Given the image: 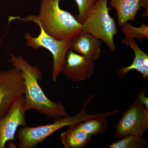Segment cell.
<instances>
[{
  "instance_id": "obj_1",
  "label": "cell",
  "mask_w": 148,
  "mask_h": 148,
  "mask_svg": "<svg viewBox=\"0 0 148 148\" xmlns=\"http://www.w3.org/2000/svg\"><path fill=\"white\" fill-rule=\"evenodd\" d=\"M8 61L22 73L24 82L23 97L28 111L34 110L49 118L54 119L68 115L64 105L51 101L42 89L39 82L42 79V73L38 66L32 65L21 55L12 53L10 54Z\"/></svg>"
},
{
  "instance_id": "obj_2",
  "label": "cell",
  "mask_w": 148,
  "mask_h": 148,
  "mask_svg": "<svg viewBox=\"0 0 148 148\" xmlns=\"http://www.w3.org/2000/svg\"><path fill=\"white\" fill-rule=\"evenodd\" d=\"M60 1L61 0H42L38 15L31 14L24 17L10 16L8 23L16 20L24 22L36 21L56 39H71L82 31V25L71 13L61 8Z\"/></svg>"
},
{
  "instance_id": "obj_3",
  "label": "cell",
  "mask_w": 148,
  "mask_h": 148,
  "mask_svg": "<svg viewBox=\"0 0 148 148\" xmlns=\"http://www.w3.org/2000/svg\"><path fill=\"white\" fill-rule=\"evenodd\" d=\"M85 107L73 116L68 115L58 118L52 123L35 127L26 125L19 127L15 137L18 141V147L20 148L36 147L48 137L63 127H69L92 119L104 117L106 116L104 112L89 113L86 111Z\"/></svg>"
},
{
  "instance_id": "obj_4",
  "label": "cell",
  "mask_w": 148,
  "mask_h": 148,
  "mask_svg": "<svg viewBox=\"0 0 148 148\" xmlns=\"http://www.w3.org/2000/svg\"><path fill=\"white\" fill-rule=\"evenodd\" d=\"M108 0H97L82 23V31L103 41L112 52L116 47L114 37L118 30L114 19L109 13Z\"/></svg>"
},
{
  "instance_id": "obj_5",
  "label": "cell",
  "mask_w": 148,
  "mask_h": 148,
  "mask_svg": "<svg viewBox=\"0 0 148 148\" xmlns=\"http://www.w3.org/2000/svg\"><path fill=\"white\" fill-rule=\"evenodd\" d=\"M31 22L38 25L40 32L38 35L35 37L29 32H27L24 35L26 45L36 50L43 48L51 53L53 58L51 78L53 82H56L62 73L66 56L70 50L71 39H56L47 33L38 22L36 21Z\"/></svg>"
},
{
  "instance_id": "obj_6",
  "label": "cell",
  "mask_w": 148,
  "mask_h": 148,
  "mask_svg": "<svg viewBox=\"0 0 148 148\" xmlns=\"http://www.w3.org/2000/svg\"><path fill=\"white\" fill-rule=\"evenodd\" d=\"M148 129V109L136 99L123 112L113 133L121 139L130 135L143 136Z\"/></svg>"
},
{
  "instance_id": "obj_7",
  "label": "cell",
  "mask_w": 148,
  "mask_h": 148,
  "mask_svg": "<svg viewBox=\"0 0 148 148\" xmlns=\"http://www.w3.org/2000/svg\"><path fill=\"white\" fill-rule=\"evenodd\" d=\"M24 82L20 70L13 67L0 71V116L8 111L13 103L23 96Z\"/></svg>"
},
{
  "instance_id": "obj_8",
  "label": "cell",
  "mask_w": 148,
  "mask_h": 148,
  "mask_svg": "<svg viewBox=\"0 0 148 148\" xmlns=\"http://www.w3.org/2000/svg\"><path fill=\"white\" fill-rule=\"evenodd\" d=\"M28 111L23 95L13 103L5 114L0 116V148H5L8 143L14 142L18 128L27 125L25 115Z\"/></svg>"
},
{
  "instance_id": "obj_9",
  "label": "cell",
  "mask_w": 148,
  "mask_h": 148,
  "mask_svg": "<svg viewBox=\"0 0 148 148\" xmlns=\"http://www.w3.org/2000/svg\"><path fill=\"white\" fill-rule=\"evenodd\" d=\"M94 61L69 50L62 73L67 79L74 82L90 79L95 70Z\"/></svg>"
},
{
  "instance_id": "obj_10",
  "label": "cell",
  "mask_w": 148,
  "mask_h": 148,
  "mask_svg": "<svg viewBox=\"0 0 148 148\" xmlns=\"http://www.w3.org/2000/svg\"><path fill=\"white\" fill-rule=\"evenodd\" d=\"M101 40L82 30L71 39L70 50L95 62L101 57Z\"/></svg>"
},
{
  "instance_id": "obj_11",
  "label": "cell",
  "mask_w": 148,
  "mask_h": 148,
  "mask_svg": "<svg viewBox=\"0 0 148 148\" xmlns=\"http://www.w3.org/2000/svg\"><path fill=\"white\" fill-rule=\"evenodd\" d=\"M122 44L129 46L135 53V57L132 64L123 67L119 70L121 75H125L128 72L135 70L141 74L144 79H148V55L138 46L134 39L124 38Z\"/></svg>"
},
{
  "instance_id": "obj_12",
  "label": "cell",
  "mask_w": 148,
  "mask_h": 148,
  "mask_svg": "<svg viewBox=\"0 0 148 148\" xmlns=\"http://www.w3.org/2000/svg\"><path fill=\"white\" fill-rule=\"evenodd\" d=\"M142 0H110L109 5L116 11L118 24L122 27L128 21H134Z\"/></svg>"
},
{
  "instance_id": "obj_13",
  "label": "cell",
  "mask_w": 148,
  "mask_h": 148,
  "mask_svg": "<svg viewBox=\"0 0 148 148\" xmlns=\"http://www.w3.org/2000/svg\"><path fill=\"white\" fill-rule=\"evenodd\" d=\"M92 135L81 130L69 127L68 130L61 133L60 140L65 148H82L90 144Z\"/></svg>"
},
{
  "instance_id": "obj_14",
  "label": "cell",
  "mask_w": 148,
  "mask_h": 148,
  "mask_svg": "<svg viewBox=\"0 0 148 148\" xmlns=\"http://www.w3.org/2000/svg\"><path fill=\"white\" fill-rule=\"evenodd\" d=\"M106 118L92 119L69 126L72 129L81 130L92 135L101 134L107 128Z\"/></svg>"
},
{
  "instance_id": "obj_15",
  "label": "cell",
  "mask_w": 148,
  "mask_h": 148,
  "mask_svg": "<svg viewBox=\"0 0 148 148\" xmlns=\"http://www.w3.org/2000/svg\"><path fill=\"white\" fill-rule=\"evenodd\" d=\"M111 143L109 148H144L147 146V140L143 136L130 135Z\"/></svg>"
},
{
  "instance_id": "obj_16",
  "label": "cell",
  "mask_w": 148,
  "mask_h": 148,
  "mask_svg": "<svg viewBox=\"0 0 148 148\" xmlns=\"http://www.w3.org/2000/svg\"><path fill=\"white\" fill-rule=\"evenodd\" d=\"M121 27L124 38L138 39L141 41L148 38V27L146 24L143 23L140 27H136L128 22Z\"/></svg>"
},
{
  "instance_id": "obj_17",
  "label": "cell",
  "mask_w": 148,
  "mask_h": 148,
  "mask_svg": "<svg viewBox=\"0 0 148 148\" xmlns=\"http://www.w3.org/2000/svg\"><path fill=\"white\" fill-rule=\"evenodd\" d=\"M76 3L78 10V14L77 16V20L81 24L83 22L85 18L92 7L97 0H74Z\"/></svg>"
},
{
  "instance_id": "obj_18",
  "label": "cell",
  "mask_w": 148,
  "mask_h": 148,
  "mask_svg": "<svg viewBox=\"0 0 148 148\" xmlns=\"http://www.w3.org/2000/svg\"><path fill=\"white\" fill-rule=\"evenodd\" d=\"M146 90L143 89V90L138 93L137 99L141 104L148 109V98L145 95Z\"/></svg>"
},
{
  "instance_id": "obj_19",
  "label": "cell",
  "mask_w": 148,
  "mask_h": 148,
  "mask_svg": "<svg viewBox=\"0 0 148 148\" xmlns=\"http://www.w3.org/2000/svg\"><path fill=\"white\" fill-rule=\"evenodd\" d=\"M2 39L1 38V37L0 36V47H1V46L2 45Z\"/></svg>"
}]
</instances>
